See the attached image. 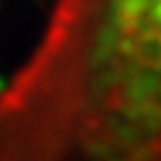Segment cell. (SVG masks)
<instances>
[{"label":"cell","mask_w":161,"mask_h":161,"mask_svg":"<svg viewBox=\"0 0 161 161\" xmlns=\"http://www.w3.org/2000/svg\"><path fill=\"white\" fill-rule=\"evenodd\" d=\"M0 161H161V0H52L3 94Z\"/></svg>","instance_id":"1"}]
</instances>
